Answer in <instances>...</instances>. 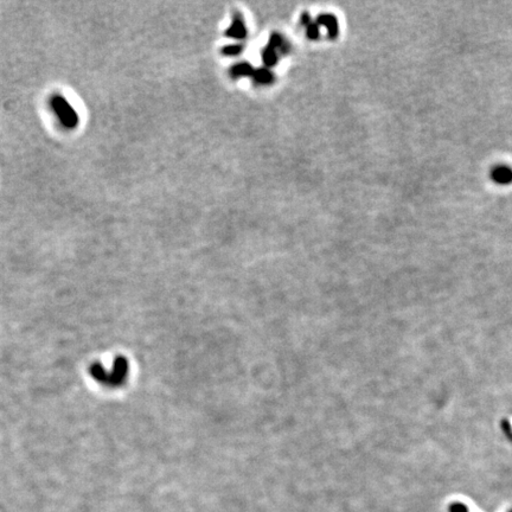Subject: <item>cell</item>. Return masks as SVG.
Masks as SVG:
<instances>
[{
  "mask_svg": "<svg viewBox=\"0 0 512 512\" xmlns=\"http://www.w3.org/2000/svg\"><path fill=\"white\" fill-rule=\"evenodd\" d=\"M243 51L242 44H231L225 45L222 48V54L225 56H238Z\"/></svg>",
  "mask_w": 512,
  "mask_h": 512,
  "instance_id": "cell-10",
  "label": "cell"
},
{
  "mask_svg": "<svg viewBox=\"0 0 512 512\" xmlns=\"http://www.w3.org/2000/svg\"><path fill=\"white\" fill-rule=\"evenodd\" d=\"M248 35V30L244 24L243 17L239 12H235L233 18V23L225 31V36L234 38V39H244Z\"/></svg>",
  "mask_w": 512,
  "mask_h": 512,
  "instance_id": "cell-2",
  "label": "cell"
},
{
  "mask_svg": "<svg viewBox=\"0 0 512 512\" xmlns=\"http://www.w3.org/2000/svg\"><path fill=\"white\" fill-rule=\"evenodd\" d=\"M254 81L258 84H271L274 82V75L268 68H258L254 70L252 76Z\"/></svg>",
  "mask_w": 512,
  "mask_h": 512,
  "instance_id": "cell-7",
  "label": "cell"
},
{
  "mask_svg": "<svg viewBox=\"0 0 512 512\" xmlns=\"http://www.w3.org/2000/svg\"><path fill=\"white\" fill-rule=\"evenodd\" d=\"M268 45L272 46V48L275 49V50L280 51V53H282V54L287 53V51L290 50V44H288V43L286 42L285 38L279 34L272 35L271 38H269Z\"/></svg>",
  "mask_w": 512,
  "mask_h": 512,
  "instance_id": "cell-8",
  "label": "cell"
},
{
  "mask_svg": "<svg viewBox=\"0 0 512 512\" xmlns=\"http://www.w3.org/2000/svg\"><path fill=\"white\" fill-rule=\"evenodd\" d=\"M491 179L499 185L510 184L512 182V168L506 165H498L491 171Z\"/></svg>",
  "mask_w": 512,
  "mask_h": 512,
  "instance_id": "cell-3",
  "label": "cell"
},
{
  "mask_svg": "<svg viewBox=\"0 0 512 512\" xmlns=\"http://www.w3.org/2000/svg\"><path fill=\"white\" fill-rule=\"evenodd\" d=\"M254 68L248 62H242V63L235 64L231 67L230 69V75L234 78L238 77H252L253 73H254Z\"/></svg>",
  "mask_w": 512,
  "mask_h": 512,
  "instance_id": "cell-6",
  "label": "cell"
},
{
  "mask_svg": "<svg viewBox=\"0 0 512 512\" xmlns=\"http://www.w3.org/2000/svg\"><path fill=\"white\" fill-rule=\"evenodd\" d=\"M317 24L319 26H324L328 31L329 38H334L338 35V20L333 15H321L317 18Z\"/></svg>",
  "mask_w": 512,
  "mask_h": 512,
  "instance_id": "cell-4",
  "label": "cell"
},
{
  "mask_svg": "<svg viewBox=\"0 0 512 512\" xmlns=\"http://www.w3.org/2000/svg\"><path fill=\"white\" fill-rule=\"evenodd\" d=\"M510 512H512V510H511V511H510Z\"/></svg>",
  "mask_w": 512,
  "mask_h": 512,
  "instance_id": "cell-12",
  "label": "cell"
},
{
  "mask_svg": "<svg viewBox=\"0 0 512 512\" xmlns=\"http://www.w3.org/2000/svg\"><path fill=\"white\" fill-rule=\"evenodd\" d=\"M51 107H53L57 118L59 119L61 124L65 128L73 129V128L77 127L78 121H80L78 114L76 113L75 110L72 107V105L63 96L55 95V96L51 97Z\"/></svg>",
  "mask_w": 512,
  "mask_h": 512,
  "instance_id": "cell-1",
  "label": "cell"
},
{
  "mask_svg": "<svg viewBox=\"0 0 512 512\" xmlns=\"http://www.w3.org/2000/svg\"><path fill=\"white\" fill-rule=\"evenodd\" d=\"M301 24L304 26H306V34H307V36H309L310 39H318V38H319L320 36L319 25L317 24V21H313V19L310 17V15L307 12L302 13Z\"/></svg>",
  "mask_w": 512,
  "mask_h": 512,
  "instance_id": "cell-5",
  "label": "cell"
},
{
  "mask_svg": "<svg viewBox=\"0 0 512 512\" xmlns=\"http://www.w3.org/2000/svg\"><path fill=\"white\" fill-rule=\"evenodd\" d=\"M449 512H468V509L461 503H453L449 506Z\"/></svg>",
  "mask_w": 512,
  "mask_h": 512,
  "instance_id": "cell-11",
  "label": "cell"
},
{
  "mask_svg": "<svg viewBox=\"0 0 512 512\" xmlns=\"http://www.w3.org/2000/svg\"><path fill=\"white\" fill-rule=\"evenodd\" d=\"M277 59H279V57H277V51L269 45L265 46V49L262 50V61L263 63H265L266 68L274 67V65L277 63Z\"/></svg>",
  "mask_w": 512,
  "mask_h": 512,
  "instance_id": "cell-9",
  "label": "cell"
}]
</instances>
